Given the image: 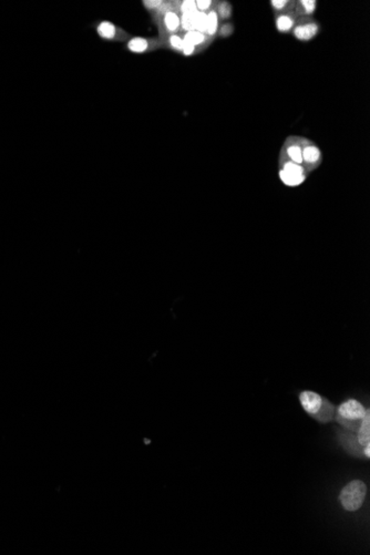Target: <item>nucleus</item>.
<instances>
[{"label":"nucleus","instance_id":"f257e3e1","mask_svg":"<svg viewBox=\"0 0 370 555\" xmlns=\"http://www.w3.org/2000/svg\"><path fill=\"white\" fill-rule=\"evenodd\" d=\"M367 488L366 484L359 480H355L348 483L341 490L339 500L343 507L348 511H357L365 501Z\"/></svg>","mask_w":370,"mask_h":555},{"label":"nucleus","instance_id":"f03ea898","mask_svg":"<svg viewBox=\"0 0 370 555\" xmlns=\"http://www.w3.org/2000/svg\"><path fill=\"white\" fill-rule=\"evenodd\" d=\"M321 26L310 17H302L296 20L294 29L292 30L293 36L299 41H310L318 35Z\"/></svg>","mask_w":370,"mask_h":555},{"label":"nucleus","instance_id":"7ed1b4c3","mask_svg":"<svg viewBox=\"0 0 370 555\" xmlns=\"http://www.w3.org/2000/svg\"><path fill=\"white\" fill-rule=\"evenodd\" d=\"M97 34L103 40L125 41L130 39V35L111 21H101L97 26Z\"/></svg>","mask_w":370,"mask_h":555},{"label":"nucleus","instance_id":"20e7f679","mask_svg":"<svg viewBox=\"0 0 370 555\" xmlns=\"http://www.w3.org/2000/svg\"><path fill=\"white\" fill-rule=\"evenodd\" d=\"M163 47L161 40L156 38H144V37H134L130 38L127 42V49L132 53H147L152 52Z\"/></svg>","mask_w":370,"mask_h":555},{"label":"nucleus","instance_id":"39448f33","mask_svg":"<svg viewBox=\"0 0 370 555\" xmlns=\"http://www.w3.org/2000/svg\"><path fill=\"white\" fill-rule=\"evenodd\" d=\"M337 411H338L337 416L345 418V419L361 420L362 418L365 417L367 410L363 408V406L359 401L355 400V399H349V400L343 402L340 406L338 407Z\"/></svg>","mask_w":370,"mask_h":555},{"label":"nucleus","instance_id":"423d86ee","mask_svg":"<svg viewBox=\"0 0 370 555\" xmlns=\"http://www.w3.org/2000/svg\"><path fill=\"white\" fill-rule=\"evenodd\" d=\"M322 151L317 145L306 141V144H303V162L304 167L307 172H311L322 163Z\"/></svg>","mask_w":370,"mask_h":555},{"label":"nucleus","instance_id":"0eeeda50","mask_svg":"<svg viewBox=\"0 0 370 555\" xmlns=\"http://www.w3.org/2000/svg\"><path fill=\"white\" fill-rule=\"evenodd\" d=\"M299 401L306 413L314 416L321 409L324 401V397H322L315 391L305 390L299 394Z\"/></svg>","mask_w":370,"mask_h":555},{"label":"nucleus","instance_id":"6e6552de","mask_svg":"<svg viewBox=\"0 0 370 555\" xmlns=\"http://www.w3.org/2000/svg\"><path fill=\"white\" fill-rule=\"evenodd\" d=\"M280 159L290 160L292 162H295V163L304 166L302 140H300V142H293L291 144H286V147L283 149V153L280 155Z\"/></svg>","mask_w":370,"mask_h":555},{"label":"nucleus","instance_id":"1a4fd4ad","mask_svg":"<svg viewBox=\"0 0 370 555\" xmlns=\"http://www.w3.org/2000/svg\"><path fill=\"white\" fill-rule=\"evenodd\" d=\"M296 16L293 12H281L275 19L276 29L280 34L291 33L296 24Z\"/></svg>","mask_w":370,"mask_h":555},{"label":"nucleus","instance_id":"9d476101","mask_svg":"<svg viewBox=\"0 0 370 555\" xmlns=\"http://www.w3.org/2000/svg\"><path fill=\"white\" fill-rule=\"evenodd\" d=\"M162 24L167 35L177 34L181 29V18L175 11H167L162 15Z\"/></svg>","mask_w":370,"mask_h":555},{"label":"nucleus","instance_id":"9b49d317","mask_svg":"<svg viewBox=\"0 0 370 555\" xmlns=\"http://www.w3.org/2000/svg\"><path fill=\"white\" fill-rule=\"evenodd\" d=\"M183 39L185 42H189L192 46L200 49L205 48L206 45L211 41V38H209L208 36L202 33H198V31H195V30L187 31V33L183 35Z\"/></svg>","mask_w":370,"mask_h":555},{"label":"nucleus","instance_id":"f8f14e48","mask_svg":"<svg viewBox=\"0 0 370 555\" xmlns=\"http://www.w3.org/2000/svg\"><path fill=\"white\" fill-rule=\"evenodd\" d=\"M295 16H302V17H310L314 15L316 8L317 3L315 0H300V2L295 3Z\"/></svg>","mask_w":370,"mask_h":555},{"label":"nucleus","instance_id":"ddd939ff","mask_svg":"<svg viewBox=\"0 0 370 555\" xmlns=\"http://www.w3.org/2000/svg\"><path fill=\"white\" fill-rule=\"evenodd\" d=\"M279 170L298 177H307V173H308L303 165L286 159H279Z\"/></svg>","mask_w":370,"mask_h":555},{"label":"nucleus","instance_id":"4468645a","mask_svg":"<svg viewBox=\"0 0 370 555\" xmlns=\"http://www.w3.org/2000/svg\"><path fill=\"white\" fill-rule=\"evenodd\" d=\"M219 28V18L217 16V12L215 9H212L208 12V17H206V33L205 35L209 38L214 39Z\"/></svg>","mask_w":370,"mask_h":555},{"label":"nucleus","instance_id":"2eb2a0df","mask_svg":"<svg viewBox=\"0 0 370 555\" xmlns=\"http://www.w3.org/2000/svg\"><path fill=\"white\" fill-rule=\"evenodd\" d=\"M161 42H162V46H164L168 49L173 50V51L180 52V53L182 51V48H183L184 46L183 36H181L179 34L166 35L165 38H163Z\"/></svg>","mask_w":370,"mask_h":555},{"label":"nucleus","instance_id":"dca6fc26","mask_svg":"<svg viewBox=\"0 0 370 555\" xmlns=\"http://www.w3.org/2000/svg\"><path fill=\"white\" fill-rule=\"evenodd\" d=\"M358 441L359 444L365 447L370 442V413L369 410L366 411L365 417L362 418L360 427L358 430Z\"/></svg>","mask_w":370,"mask_h":555},{"label":"nucleus","instance_id":"f3484780","mask_svg":"<svg viewBox=\"0 0 370 555\" xmlns=\"http://www.w3.org/2000/svg\"><path fill=\"white\" fill-rule=\"evenodd\" d=\"M334 411H335L334 406H332V404L327 400V399L324 398V401H323L321 409H319L312 417L316 418V419L318 421H321V422H327V421L331 420L332 416H334Z\"/></svg>","mask_w":370,"mask_h":555},{"label":"nucleus","instance_id":"a211bd4d","mask_svg":"<svg viewBox=\"0 0 370 555\" xmlns=\"http://www.w3.org/2000/svg\"><path fill=\"white\" fill-rule=\"evenodd\" d=\"M278 176L281 182H283V184H285L286 186H291V188H296V186H299L300 184H303L307 179V177L294 176V174L286 173L281 170H279Z\"/></svg>","mask_w":370,"mask_h":555},{"label":"nucleus","instance_id":"6ab92c4d","mask_svg":"<svg viewBox=\"0 0 370 555\" xmlns=\"http://www.w3.org/2000/svg\"><path fill=\"white\" fill-rule=\"evenodd\" d=\"M196 14L197 11H194V12H190V14H184L180 17L182 30H184L185 33H187V31L195 30Z\"/></svg>","mask_w":370,"mask_h":555},{"label":"nucleus","instance_id":"aec40b11","mask_svg":"<svg viewBox=\"0 0 370 555\" xmlns=\"http://www.w3.org/2000/svg\"><path fill=\"white\" fill-rule=\"evenodd\" d=\"M217 12V16L219 20L227 21L233 15V7L227 2H219L217 5V8L215 9Z\"/></svg>","mask_w":370,"mask_h":555},{"label":"nucleus","instance_id":"412c9836","mask_svg":"<svg viewBox=\"0 0 370 555\" xmlns=\"http://www.w3.org/2000/svg\"><path fill=\"white\" fill-rule=\"evenodd\" d=\"M234 24L232 22H223L221 26H219L218 28V36L222 37V38H229V37H231L232 35L234 34Z\"/></svg>","mask_w":370,"mask_h":555},{"label":"nucleus","instance_id":"4be33fe9","mask_svg":"<svg viewBox=\"0 0 370 555\" xmlns=\"http://www.w3.org/2000/svg\"><path fill=\"white\" fill-rule=\"evenodd\" d=\"M179 10L182 15L190 14V12L197 11L196 9V3L195 2H182L179 3Z\"/></svg>","mask_w":370,"mask_h":555},{"label":"nucleus","instance_id":"5701e85b","mask_svg":"<svg viewBox=\"0 0 370 555\" xmlns=\"http://www.w3.org/2000/svg\"><path fill=\"white\" fill-rule=\"evenodd\" d=\"M291 4L292 2H288V0H272L271 2V6L274 11L280 12V14L290 7Z\"/></svg>","mask_w":370,"mask_h":555},{"label":"nucleus","instance_id":"b1692460","mask_svg":"<svg viewBox=\"0 0 370 555\" xmlns=\"http://www.w3.org/2000/svg\"><path fill=\"white\" fill-rule=\"evenodd\" d=\"M196 3V9L197 11H201V12H205V14H208L209 11L212 10V7H213V3L212 0H197Z\"/></svg>","mask_w":370,"mask_h":555},{"label":"nucleus","instance_id":"393cba45","mask_svg":"<svg viewBox=\"0 0 370 555\" xmlns=\"http://www.w3.org/2000/svg\"><path fill=\"white\" fill-rule=\"evenodd\" d=\"M197 49H198V48L192 46L191 43L184 41V46H183V48H182L181 54H182V55H184V57H192V55L196 54V53L198 52V51H197Z\"/></svg>","mask_w":370,"mask_h":555},{"label":"nucleus","instance_id":"a878e982","mask_svg":"<svg viewBox=\"0 0 370 555\" xmlns=\"http://www.w3.org/2000/svg\"><path fill=\"white\" fill-rule=\"evenodd\" d=\"M163 3L164 2H143V5L144 7H146L147 9H149L150 11H158L161 6L163 5Z\"/></svg>","mask_w":370,"mask_h":555},{"label":"nucleus","instance_id":"bb28decb","mask_svg":"<svg viewBox=\"0 0 370 555\" xmlns=\"http://www.w3.org/2000/svg\"><path fill=\"white\" fill-rule=\"evenodd\" d=\"M363 450H365V456L366 457H370V445H366L365 447H363Z\"/></svg>","mask_w":370,"mask_h":555}]
</instances>
